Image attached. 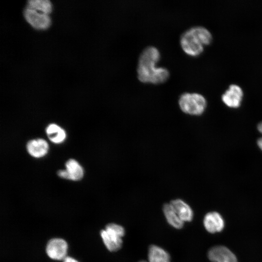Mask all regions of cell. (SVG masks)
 <instances>
[{"instance_id": "obj_5", "label": "cell", "mask_w": 262, "mask_h": 262, "mask_svg": "<svg viewBox=\"0 0 262 262\" xmlns=\"http://www.w3.org/2000/svg\"><path fill=\"white\" fill-rule=\"evenodd\" d=\"M26 21L34 28L46 29L50 25L51 19L48 14L38 12L27 6L23 11Z\"/></svg>"}, {"instance_id": "obj_12", "label": "cell", "mask_w": 262, "mask_h": 262, "mask_svg": "<svg viewBox=\"0 0 262 262\" xmlns=\"http://www.w3.org/2000/svg\"><path fill=\"white\" fill-rule=\"evenodd\" d=\"M169 203L180 218L184 222H190L193 218V212L189 205L180 199H176Z\"/></svg>"}, {"instance_id": "obj_8", "label": "cell", "mask_w": 262, "mask_h": 262, "mask_svg": "<svg viewBox=\"0 0 262 262\" xmlns=\"http://www.w3.org/2000/svg\"><path fill=\"white\" fill-rule=\"evenodd\" d=\"M66 170H60L57 172V175L60 177L75 181L82 178L83 169L75 160H68L66 163Z\"/></svg>"}, {"instance_id": "obj_11", "label": "cell", "mask_w": 262, "mask_h": 262, "mask_svg": "<svg viewBox=\"0 0 262 262\" xmlns=\"http://www.w3.org/2000/svg\"><path fill=\"white\" fill-rule=\"evenodd\" d=\"M28 153L35 158H40L45 156L48 152L49 145L43 139H35L29 141L27 144Z\"/></svg>"}, {"instance_id": "obj_10", "label": "cell", "mask_w": 262, "mask_h": 262, "mask_svg": "<svg viewBox=\"0 0 262 262\" xmlns=\"http://www.w3.org/2000/svg\"><path fill=\"white\" fill-rule=\"evenodd\" d=\"M204 226L210 233L221 231L224 227L222 216L217 212H210L206 214L203 220Z\"/></svg>"}, {"instance_id": "obj_15", "label": "cell", "mask_w": 262, "mask_h": 262, "mask_svg": "<svg viewBox=\"0 0 262 262\" xmlns=\"http://www.w3.org/2000/svg\"><path fill=\"white\" fill-rule=\"evenodd\" d=\"M46 131L49 139L54 143H61L66 137L64 130L55 124H49L46 128Z\"/></svg>"}, {"instance_id": "obj_6", "label": "cell", "mask_w": 262, "mask_h": 262, "mask_svg": "<svg viewBox=\"0 0 262 262\" xmlns=\"http://www.w3.org/2000/svg\"><path fill=\"white\" fill-rule=\"evenodd\" d=\"M67 250V243L61 238L50 239L46 246V253L48 256L56 260H63L66 257Z\"/></svg>"}, {"instance_id": "obj_17", "label": "cell", "mask_w": 262, "mask_h": 262, "mask_svg": "<svg viewBox=\"0 0 262 262\" xmlns=\"http://www.w3.org/2000/svg\"><path fill=\"white\" fill-rule=\"evenodd\" d=\"M63 262H78L76 260L70 257H66L64 260Z\"/></svg>"}, {"instance_id": "obj_20", "label": "cell", "mask_w": 262, "mask_h": 262, "mask_svg": "<svg viewBox=\"0 0 262 262\" xmlns=\"http://www.w3.org/2000/svg\"><path fill=\"white\" fill-rule=\"evenodd\" d=\"M139 262H148L143 260V261H139Z\"/></svg>"}, {"instance_id": "obj_3", "label": "cell", "mask_w": 262, "mask_h": 262, "mask_svg": "<svg viewBox=\"0 0 262 262\" xmlns=\"http://www.w3.org/2000/svg\"><path fill=\"white\" fill-rule=\"evenodd\" d=\"M178 102L183 113L192 115H202L207 106L205 97L197 93H183L180 95Z\"/></svg>"}, {"instance_id": "obj_2", "label": "cell", "mask_w": 262, "mask_h": 262, "mask_svg": "<svg viewBox=\"0 0 262 262\" xmlns=\"http://www.w3.org/2000/svg\"><path fill=\"white\" fill-rule=\"evenodd\" d=\"M213 40L211 32L206 28L197 26L185 31L180 37V45L188 55L195 57L200 55L204 46L209 45Z\"/></svg>"}, {"instance_id": "obj_13", "label": "cell", "mask_w": 262, "mask_h": 262, "mask_svg": "<svg viewBox=\"0 0 262 262\" xmlns=\"http://www.w3.org/2000/svg\"><path fill=\"white\" fill-rule=\"evenodd\" d=\"M148 262H171L169 253L156 245H150L148 251Z\"/></svg>"}, {"instance_id": "obj_14", "label": "cell", "mask_w": 262, "mask_h": 262, "mask_svg": "<svg viewBox=\"0 0 262 262\" xmlns=\"http://www.w3.org/2000/svg\"><path fill=\"white\" fill-rule=\"evenodd\" d=\"M163 211L167 222L171 226L177 229L183 227L184 222L180 218L169 203L164 205Z\"/></svg>"}, {"instance_id": "obj_19", "label": "cell", "mask_w": 262, "mask_h": 262, "mask_svg": "<svg viewBox=\"0 0 262 262\" xmlns=\"http://www.w3.org/2000/svg\"><path fill=\"white\" fill-rule=\"evenodd\" d=\"M257 129L262 134V121L258 125Z\"/></svg>"}, {"instance_id": "obj_7", "label": "cell", "mask_w": 262, "mask_h": 262, "mask_svg": "<svg viewBox=\"0 0 262 262\" xmlns=\"http://www.w3.org/2000/svg\"><path fill=\"white\" fill-rule=\"evenodd\" d=\"M244 92L241 87L235 84H230L223 94L222 100L229 108H237L241 104Z\"/></svg>"}, {"instance_id": "obj_9", "label": "cell", "mask_w": 262, "mask_h": 262, "mask_svg": "<svg viewBox=\"0 0 262 262\" xmlns=\"http://www.w3.org/2000/svg\"><path fill=\"white\" fill-rule=\"evenodd\" d=\"M208 256L212 262H237L234 254L224 246L212 247L209 251Z\"/></svg>"}, {"instance_id": "obj_16", "label": "cell", "mask_w": 262, "mask_h": 262, "mask_svg": "<svg viewBox=\"0 0 262 262\" xmlns=\"http://www.w3.org/2000/svg\"><path fill=\"white\" fill-rule=\"evenodd\" d=\"M28 6L47 14L51 11L52 8L49 0H30L28 1Z\"/></svg>"}, {"instance_id": "obj_18", "label": "cell", "mask_w": 262, "mask_h": 262, "mask_svg": "<svg viewBox=\"0 0 262 262\" xmlns=\"http://www.w3.org/2000/svg\"><path fill=\"white\" fill-rule=\"evenodd\" d=\"M257 143L259 147L262 151V137L259 138L257 140Z\"/></svg>"}, {"instance_id": "obj_4", "label": "cell", "mask_w": 262, "mask_h": 262, "mask_svg": "<svg viewBox=\"0 0 262 262\" xmlns=\"http://www.w3.org/2000/svg\"><path fill=\"white\" fill-rule=\"evenodd\" d=\"M125 229L115 223H109L100 231V235L106 248L110 251H116L122 246V238L125 235Z\"/></svg>"}, {"instance_id": "obj_1", "label": "cell", "mask_w": 262, "mask_h": 262, "mask_svg": "<svg viewBox=\"0 0 262 262\" xmlns=\"http://www.w3.org/2000/svg\"><path fill=\"white\" fill-rule=\"evenodd\" d=\"M160 58V52L155 47L147 46L143 50L137 67V78L141 82L158 84L168 79L170 73L166 68L156 67Z\"/></svg>"}]
</instances>
